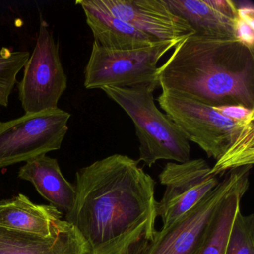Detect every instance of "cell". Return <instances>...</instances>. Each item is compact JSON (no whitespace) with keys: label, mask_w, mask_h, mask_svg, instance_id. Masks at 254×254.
Masks as SVG:
<instances>
[{"label":"cell","mask_w":254,"mask_h":254,"mask_svg":"<svg viewBox=\"0 0 254 254\" xmlns=\"http://www.w3.org/2000/svg\"><path fill=\"white\" fill-rule=\"evenodd\" d=\"M66 88L67 76L61 61L59 44L49 23L41 18L36 45L17 83L19 100L26 114L56 109Z\"/></svg>","instance_id":"obj_6"},{"label":"cell","mask_w":254,"mask_h":254,"mask_svg":"<svg viewBox=\"0 0 254 254\" xmlns=\"http://www.w3.org/2000/svg\"><path fill=\"white\" fill-rule=\"evenodd\" d=\"M30 53L0 49V105L8 108L9 97L17 83L19 72L24 68Z\"/></svg>","instance_id":"obj_18"},{"label":"cell","mask_w":254,"mask_h":254,"mask_svg":"<svg viewBox=\"0 0 254 254\" xmlns=\"http://www.w3.org/2000/svg\"><path fill=\"white\" fill-rule=\"evenodd\" d=\"M85 14L86 21L93 32L94 41L109 50H131L152 47L159 40L104 9L97 0H78Z\"/></svg>","instance_id":"obj_12"},{"label":"cell","mask_w":254,"mask_h":254,"mask_svg":"<svg viewBox=\"0 0 254 254\" xmlns=\"http://www.w3.org/2000/svg\"><path fill=\"white\" fill-rule=\"evenodd\" d=\"M70 117L58 108L0 122V169L60 149Z\"/></svg>","instance_id":"obj_5"},{"label":"cell","mask_w":254,"mask_h":254,"mask_svg":"<svg viewBox=\"0 0 254 254\" xmlns=\"http://www.w3.org/2000/svg\"><path fill=\"white\" fill-rule=\"evenodd\" d=\"M181 41H160L152 47L131 50H109L94 41L84 70V87L101 90L159 85L157 64Z\"/></svg>","instance_id":"obj_4"},{"label":"cell","mask_w":254,"mask_h":254,"mask_svg":"<svg viewBox=\"0 0 254 254\" xmlns=\"http://www.w3.org/2000/svg\"><path fill=\"white\" fill-rule=\"evenodd\" d=\"M174 14L184 19L195 35L218 39L237 38L238 20L212 8L207 0H166Z\"/></svg>","instance_id":"obj_16"},{"label":"cell","mask_w":254,"mask_h":254,"mask_svg":"<svg viewBox=\"0 0 254 254\" xmlns=\"http://www.w3.org/2000/svg\"><path fill=\"white\" fill-rule=\"evenodd\" d=\"M62 216L55 206L35 204L22 194L0 202V227L8 230L48 236Z\"/></svg>","instance_id":"obj_14"},{"label":"cell","mask_w":254,"mask_h":254,"mask_svg":"<svg viewBox=\"0 0 254 254\" xmlns=\"http://www.w3.org/2000/svg\"><path fill=\"white\" fill-rule=\"evenodd\" d=\"M160 108L189 141L197 144L209 158L218 160L240 133L244 123H235L208 106L181 93L162 90Z\"/></svg>","instance_id":"obj_7"},{"label":"cell","mask_w":254,"mask_h":254,"mask_svg":"<svg viewBox=\"0 0 254 254\" xmlns=\"http://www.w3.org/2000/svg\"><path fill=\"white\" fill-rule=\"evenodd\" d=\"M211 169L201 158L166 163L158 176L160 184L166 187L161 200L157 202L162 228L192 209L219 184V178L212 175Z\"/></svg>","instance_id":"obj_9"},{"label":"cell","mask_w":254,"mask_h":254,"mask_svg":"<svg viewBox=\"0 0 254 254\" xmlns=\"http://www.w3.org/2000/svg\"><path fill=\"white\" fill-rule=\"evenodd\" d=\"M253 166L240 168L237 179L218 205L197 254H224L229 234L241 201L249 188Z\"/></svg>","instance_id":"obj_15"},{"label":"cell","mask_w":254,"mask_h":254,"mask_svg":"<svg viewBox=\"0 0 254 254\" xmlns=\"http://www.w3.org/2000/svg\"><path fill=\"white\" fill-rule=\"evenodd\" d=\"M162 90H171L210 107L254 109V53L238 38L190 35L158 66Z\"/></svg>","instance_id":"obj_2"},{"label":"cell","mask_w":254,"mask_h":254,"mask_svg":"<svg viewBox=\"0 0 254 254\" xmlns=\"http://www.w3.org/2000/svg\"><path fill=\"white\" fill-rule=\"evenodd\" d=\"M157 84L132 88L105 87L103 90L129 116L139 141V157L148 167L160 160L184 163L190 160V141L175 122L154 102Z\"/></svg>","instance_id":"obj_3"},{"label":"cell","mask_w":254,"mask_h":254,"mask_svg":"<svg viewBox=\"0 0 254 254\" xmlns=\"http://www.w3.org/2000/svg\"><path fill=\"white\" fill-rule=\"evenodd\" d=\"M239 20L237 23V38L251 48L254 49V9H239Z\"/></svg>","instance_id":"obj_20"},{"label":"cell","mask_w":254,"mask_h":254,"mask_svg":"<svg viewBox=\"0 0 254 254\" xmlns=\"http://www.w3.org/2000/svg\"><path fill=\"white\" fill-rule=\"evenodd\" d=\"M224 254H254V215L236 214Z\"/></svg>","instance_id":"obj_19"},{"label":"cell","mask_w":254,"mask_h":254,"mask_svg":"<svg viewBox=\"0 0 254 254\" xmlns=\"http://www.w3.org/2000/svg\"><path fill=\"white\" fill-rule=\"evenodd\" d=\"M254 121L251 120L244 124L237 137L211 169L212 175L219 178L238 168L254 166Z\"/></svg>","instance_id":"obj_17"},{"label":"cell","mask_w":254,"mask_h":254,"mask_svg":"<svg viewBox=\"0 0 254 254\" xmlns=\"http://www.w3.org/2000/svg\"><path fill=\"white\" fill-rule=\"evenodd\" d=\"M114 17L160 41H181L194 35L191 26L172 12L166 0H97Z\"/></svg>","instance_id":"obj_10"},{"label":"cell","mask_w":254,"mask_h":254,"mask_svg":"<svg viewBox=\"0 0 254 254\" xmlns=\"http://www.w3.org/2000/svg\"><path fill=\"white\" fill-rule=\"evenodd\" d=\"M208 3L229 18L239 20V8L231 0H207Z\"/></svg>","instance_id":"obj_22"},{"label":"cell","mask_w":254,"mask_h":254,"mask_svg":"<svg viewBox=\"0 0 254 254\" xmlns=\"http://www.w3.org/2000/svg\"><path fill=\"white\" fill-rule=\"evenodd\" d=\"M20 179L29 181L40 194L62 213L67 214L75 202V186L62 174L57 159L47 154L26 162L18 172Z\"/></svg>","instance_id":"obj_13"},{"label":"cell","mask_w":254,"mask_h":254,"mask_svg":"<svg viewBox=\"0 0 254 254\" xmlns=\"http://www.w3.org/2000/svg\"><path fill=\"white\" fill-rule=\"evenodd\" d=\"M214 111L235 123H244L254 118V109L251 110L241 105L212 107Z\"/></svg>","instance_id":"obj_21"},{"label":"cell","mask_w":254,"mask_h":254,"mask_svg":"<svg viewBox=\"0 0 254 254\" xmlns=\"http://www.w3.org/2000/svg\"><path fill=\"white\" fill-rule=\"evenodd\" d=\"M155 181L139 161L115 154L76 172L75 197L66 221L87 254H142L155 235Z\"/></svg>","instance_id":"obj_1"},{"label":"cell","mask_w":254,"mask_h":254,"mask_svg":"<svg viewBox=\"0 0 254 254\" xmlns=\"http://www.w3.org/2000/svg\"><path fill=\"white\" fill-rule=\"evenodd\" d=\"M240 168L227 172L219 184L192 209L166 228L157 230L142 254H197L211 220L237 179Z\"/></svg>","instance_id":"obj_8"},{"label":"cell","mask_w":254,"mask_h":254,"mask_svg":"<svg viewBox=\"0 0 254 254\" xmlns=\"http://www.w3.org/2000/svg\"><path fill=\"white\" fill-rule=\"evenodd\" d=\"M76 229L61 220L48 236L23 233L0 227V254H87Z\"/></svg>","instance_id":"obj_11"}]
</instances>
